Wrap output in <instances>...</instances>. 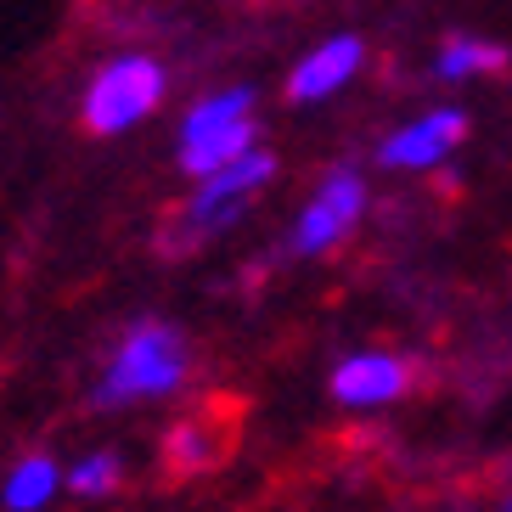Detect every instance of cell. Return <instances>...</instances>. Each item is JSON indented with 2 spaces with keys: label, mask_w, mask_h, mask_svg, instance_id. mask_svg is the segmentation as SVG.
<instances>
[{
  "label": "cell",
  "mask_w": 512,
  "mask_h": 512,
  "mask_svg": "<svg viewBox=\"0 0 512 512\" xmlns=\"http://www.w3.org/2000/svg\"><path fill=\"white\" fill-rule=\"evenodd\" d=\"M361 203H366V186L355 181V175H332V181L321 186V197L310 203V209H304L293 248H299V254H321V248H332V242H338L349 226H355Z\"/></svg>",
  "instance_id": "6"
},
{
  "label": "cell",
  "mask_w": 512,
  "mask_h": 512,
  "mask_svg": "<svg viewBox=\"0 0 512 512\" xmlns=\"http://www.w3.org/2000/svg\"><path fill=\"white\" fill-rule=\"evenodd\" d=\"M254 141V96L248 91H226L192 107V119L181 130V164L192 175H214L231 158H242Z\"/></svg>",
  "instance_id": "3"
},
{
  "label": "cell",
  "mask_w": 512,
  "mask_h": 512,
  "mask_svg": "<svg viewBox=\"0 0 512 512\" xmlns=\"http://www.w3.org/2000/svg\"><path fill=\"white\" fill-rule=\"evenodd\" d=\"M51 484H57V467H51L46 456H29V462L12 473V484H6V501H12V507H40V501L51 496Z\"/></svg>",
  "instance_id": "11"
},
{
  "label": "cell",
  "mask_w": 512,
  "mask_h": 512,
  "mask_svg": "<svg viewBox=\"0 0 512 512\" xmlns=\"http://www.w3.org/2000/svg\"><path fill=\"white\" fill-rule=\"evenodd\" d=\"M68 484L85 490V496H96V490H107V484H119V462H113V456H91V462H79L74 473H68Z\"/></svg>",
  "instance_id": "12"
},
{
  "label": "cell",
  "mask_w": 512,
  "mask_h": 512,
  "mask_svg": "<svg viewBox=\"0 0 512 512\" xmlns=\"http://www.w3.org/2000/svg\"><path fill=\"white\" fill-rule=\"evenodd\" d=\"M237 428H242L237 400H214V406L192 411L186 422H175L169 451H164L169 473H175V479H197V473L220 467L231 456V445H237Z\"/></svg>",
  "instance_id": "5"
},
{
  "label": "cell",
  "mask_w": 512,
  "mask_h": 512,
  "mask_svg": "<svg viewBox=\"0 0 512 512\" xmlns=\"http://www.w3.org/2000/svg\"><path fill=\"white\" fill-rule=\"evenodd\" d=\"M271 169H276L271 152H242V158H231L226 169L203 175V186H197V197L181 209V220L164 231V248L169 254H186V248H197L203 237H214L220 226H231V220L242 214V203L271 181Z\"/></svg>",
  "instance_id": "1"
},
{
  "label": "cell",
  "mask_w": 512,
  "mask_h": 512,
  "mask_svg": "<svg viewBox=\"0 0 512 512\" xmlns=\"http://www.w3.org/2000/svg\"><path fill=\"white\" fill-rule=\"evenodd\" d=\"M355 68H361V40H349L344 34V40L310 51V57L293 68V79H287V102H321V96H332Z\"/></svg>",
  "instance_id": "7"
},
{
  "label": "cell",
  "mask_w": 512,
  "mask_h": 512,
  "mask_svg": "<svg viewBox=\"0 0 512 512\" xmlns=\"http://www.w3.org/2000/svg\"><path fill=\"white\" fill-rule=\"evenodd\" d=\"M406 377V361H394V355H355L332 372V394L349 406H377V400H394L406 389Z\"/></svg>",
  "instance_id": "8"
},
{
  "label": "cell",
  "mask_w": 512,
  "mask_h": 512,
  "mask_svg": "<svg viewBox=\"0 0 512 512\" xmlns=\"http://www.w3.org/2000/svg\"><path fill=\"white\" fill-rule=\"evenodd\" d=\"M479 68H507V51L484 46V40H451V46L439 51V74H445V79L479 74Z\"/></svg>",
  "instance_id": "10"
},
{
  "label": "cell",
  "mask_w": 512,
  "mask_h": 512,
  "mask_svg": "<svg viewBox=\"0 0 512 512\" xmlns=\"http://www.w3.org/2000/svg\"><path fill=\"white\" fill-rule=\"evenodd\" d=\"M462 136H467L462 113H428L422 124H411V130H400L394 141H383V158H389V164H406V169H428V164H439Z\"/></svg>",
  "instance_id": "9"
},
{
  "label": "cell",
  "mask_w": 512,
  "mask_h": 512,
  "mask_svg": "<svg viewBox=\"0 0 512 512\" xmlns=\"http://www.w3.org/2000/svg\"><path fill=\"white\" fill-rule=\"evenodd\" d=\"M158 96H164L158 62L124 57V62H113V68H102V79L91 85V96H85V124H91L96 136L130 130L136 119H147L152 107H158Z\"/></svg>",
  "instance_id": "4"
},
{
  "label": "cell",
  "mask_w": 512,
  "mask_h": 512,
  "mask_svg": "<svg viewBox=\"0 0 512 512\" xmlns=\"http://www.w3.org/2000/svg\"><path fill=\"white\" fill-rule=\"evenodd\" d=\"M186 377V338L164 321H147L124 338L119 361L102 377V400H141V394H169Z\"/></svg>",
  "instance_id": "2"
}]
</instances>
